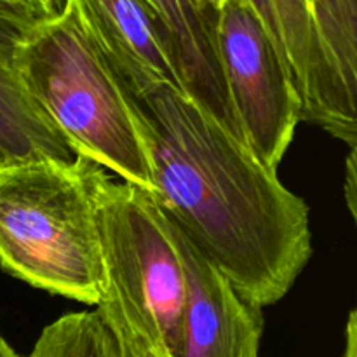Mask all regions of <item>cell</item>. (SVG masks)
<instances>
[{
  "label": "cell",
  "instance_id": "6da1fadb",
  "mask_svg": "<svg viewBox=\"0 0 357 357\" xmlns=\"http://www.w3.org/2000/svg\"><path fill=\"white\" fill-rule=\"evenodd\" d=\"M153 199L253 305L284 298L312 257L309 208L181 89L136 98Z\"/></svg>",
  "mask_w": 357,
  "mask_h": 357
},
{
  "label": "cell",
  "instance_id": "7a4b0ae2",
  "mask_svg": "<svg viewBox=\"0 0 357 357\" xmlns=\"http://www.w3.org/2000/svg\"><path fill=\"white\" fill-rule=\"evenodd\" d=\"M96 211V312L128 357H176L187 300L183 260L153 195L80 157Z\"/></svg>",
  "mask_w": 357,
  "mask_h": 357
},
{
  "label": "cell",
  "instance_id": "3957f363",
  "mask_svg": "<svg viewBox=\"0 0 357 357\" xmlns=\"http://www.w3.org/2000/svg\"><path fill=\"white\" fill-rule=\"evenodd\" d=\"M16 65L26 93L80 157L155 192L136 98L91 40L70 0L61 14L28 28Z\"/></svg>",
  "mask_w": 357,
  "mask_h": 357
},
{
  "label": "cell",
  "instance_id": "277c9868",
  "mask_svg": "<svg viewBox=\"0 0 357 357\" xmlns=\"http://www.w3.org/2000/svg\"><path fill=\"white\" fill-rule=\"evenodd\" d=\"M0 267L33 288L96 307L100 234L80 157L0 164Z\"/></svg>",
  "mask_w": 357,
  "mask_h": 357
},
{
  "label": "cell",
  "instance_id": "5b68a950",
  "mask_svg": "<svg viewBox=\"0 0 357 357\" xmlns=\"http://www.w3.org/2000/svg\"><path fill=\"white\" fill-rule=\"evenodd\" d=\"M216 47L244 145L265 167L278 171L302 122L291 75L260 20L239 0L220 6Z\"/></svg>",
  "mask_w": 357,
  "mask_h": 357
},
{
  "label": "cell",
  "instance_id": "8992f818",
  "mask_svg": "<svg viewBox=\"0 0 357 357\" xmlns=\"http://www.w3.org/2000/svg\"><path fill=\"white\" fill-rule=\"evenodd\" d=\"M260 20L302 101V121L354 149L357 103L335 77L321 33L316 0H239Z\"/></svg>",
  "mask_w": 357,
  "mask_h": 357
},
{
  "label": "cell",
  "instance_id": "52a82bcc",
  "mask_svg": "<svg viewBox=\"0 0 357 357\" xmlns=\"http://www.w3.org/2000/svg\"><path fill=\"white\" fill-rule=\"evenodd\" d=\"M169 225L187 278L176 357H261L260 307L246 302L188 237L173 222Z\"/></svg>",
  "mask_w": 357,
  "mask_h": 357
},
{
  "label": "cell",
  "instance_id": "ba28073f",
  "mask_svg": "<svg viewBox=\"0 0 357 357\" xmlns=\"http://www.w3.org/2000/svg\"><path fill=\"white\" fill-rule=\"evenodd\" d=\"M84 30L135 98L181 89L166 30L149 0H70Z\"/></svg>",
  "mask_w": 357,
  "mask_h": 357
},
{
  "label": "cell",
  "instance_id": "9c48e42d",
  "mask_svg": "<svg viewBox=\"0 0 357 357\" xmlns=\"http://www.w3.org/2000/svg\"><path fill=\"white\" fill-rule=\"evenodd\" d=\"M176 63L181 91L243 142L220 68L216 23L223 0H149Z\"/></svg>",
  "mask_w": 357,
  "mask_h": 357
},
{
  "label": "cell",
  "instance_id": "30bf717a",
  "mask_svg": "<svg viewBox=\"0 0 357 357\" xmlns=\"http://www.w3.org/2000/svg\"><path fill=\"white\" fill-rule=\"evenodd\" d=\"M37 20L0 2V164L28 159L73 164L80 157L35 105L17 72V47Z\"/></svg>",
  "mask_w": 357,
  "mask_h": 357
},
{
  "label": "cell",
  "instance_id": "8fae6325",
  "mask_svg": "<svg viewBox=\"0 0 357 357\" xmlns=\"http://www.w3.org/2000/svg\"><path fill=\"white\" fill-rule=\"evenodd\" d=\"M28 357H128L96 310L70 312L47 324Z\"/></svg>",
  "mask_w": 357,
  "mask_h": 357
},
{
  "label": "cell",
  "instance_id": "7c38bea8",
  "mask_svg": "<svg viewBox=\"0 0 357 357\" xmlns=\"http://www.w3.org/2000/svg\"><path fill=\"white\" fill-rule=\"evenodd\" d=\"M328 59L340 86L357 94V0H316Z\"/></svg>",
  "mask_w": 357,
  "mask_h": 357
},
{
  "label": "cell",
  "instance_id": "4fadbf2b",
  "mask_svg": "<svg viewBox=\"0 0 357 357\" xmlns=\"http://www.w3.org/2000/svg\"><path fill=\"white\" fill-rule=\"evenodd\" d=\"M0 2L26 10L33 16L52 17L65 10L68 0H0Z\"/></svg>",
  "mask_w": 357,
  "mask_h": 357
},
{
  "label": "cell",
  "instance_id": "5bb4252c",
  "mask_svg": "<svg viewBox=\"0 0 357 357\" xmlns=\"http://www.w3.org/2000/svg\"><path fill=\"white\" fill-rule=\"evenodd\" d=\"M344 192H345V197H347V206L349 209H351L352 218H356V146L349 150Z\"/></svg>",
  "mask_w": 357,
  "mask_h": 357
},
{
  "label": "cell",
  "instance_id": "9a60e30c",
  "mask_svg": "<svg viewBox=\"0 0 357 357\" xmlns=\"http://www.w3.org/2000/svg\"><path fill=\"white\" fill-rule=\"evenodd\" d=\"M356 310H352L347 323V338H345V347L342 357H357V340H356Z\"/></svg>",
  "mask_w": 357,
  "mask_h": 357
},
{
  "label": "cell",
  "instance_id": "2e32d148",
  "mask_svg": "<svg viewBox=\"0 0 357 357\" xmlns=\"http://www.w3.org/2000/svg\"><path fill=\"white\" fill-rule=\"evenodd\" d=\"M0 357H21V356H17L16 352H14V349L10 347L2 337H0Z\"/></svg>",
  "mask_w": 357,
  "mask_h": 357
}]
</instances>
